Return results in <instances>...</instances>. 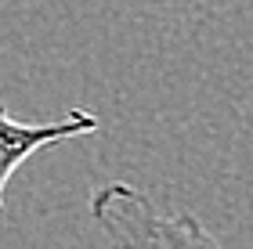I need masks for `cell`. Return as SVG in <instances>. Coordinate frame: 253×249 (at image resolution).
I'll return each mask as SVG.
<instances>
[{
    "label": "cell",
    "mask_w": 253,
    "mask_h": 249,
    "mask_svg": "<svg viewBox=\"0 0 253 249\" xmlns=\"http://www.w3.org/2000/svg\"><path fill=\"white\" fill-rule=\"evenodd\" d=\"M90 213L116 242L130 246H213L217 239L195 217H167L145 191L130 184H105L90 199Z\"/></svg>",
    "instance_id": "obj_1"
},
{
    "label": "cell",
    "mask_w": 253,
    "mask_h": 249,
    "mask_svg": "<svg viewBox=\"0 0 253 249\" xmlns=\"http://www.w3.org/2000/svg\"><path fill=\"white\" fill-rule=\"evenodd\" d=\"M101 127V119L87 108H73L69 116L54 119V123H18L7 116V108L0 105V217H4V188L11 174L37 155L47 144H58L69 138H84V134H94Z\"/></svg>",
    "instance_id": "obj_2"
}]
</instances>
